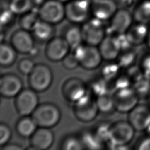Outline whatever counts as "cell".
I'll return each instance as SVG.
<instances>
[{
	"instance_id": "ba28073f",
	"label": "cell",
	"mask_w": 150,
	"mask_h": 150,
	"mask_svg": "<svg viewBox=\"0 0 150 150\" xmlns=\"http://www.w3.org/2000/svg\"><path fill=\"white\" fill-rule=\"evenodd\" d=\"M103 22L94 18L84 23L81 29L83 41L86 44L97 46L105 38V29Z\"/></svg>"
},
{
	"instance_id": "30bf717a",
	"label": "cell",
	"mask_w": 150,
	"mask_h": 150,
	"mask_svg": "<svg viewBox=\"0 0 150 150\" xmlns=\"http://www.w3.org/2000/svg\"><path fill=\"white\" fill-rule=\"evenodd\" d=\"M99 110L96 100L88 94L74 103V112L76 118L84 122L93 121L97 115Z\"/></svg>"
},
{
	"instance_id": "e575fe53",
	"label": "cell",
	"mask_w": 150,
	"mask_h": 150,
	"mask_svg": "<svg viewBox=\"0 0 150 150\" xmlns=\"http://www.w3.org/2000/svg\"><path fill=\"white\" fill-rule=\"evenodd\" d=\"M105 80L104 78L100 79L92 84V91L97 96L107 93V88L106 87Z\"/></svg>"
},
{
	"instance_id": "4316f807",
	"label": "cell",
	"mask_w": 150,
	"mask_h": 150,
	"mask_svg": "<svg viewBox=\"0 0 150 150\" xmlns=\"http://www.w3.org/2000/svg\"><path fill=\"white\" fill-rule=\"evenodd\" d=\"M33 6L32 0H11L9 8L15 15H23L31 10Z\"/></svg>"
},
{
	"instance_id": "74e56055",
	"label": "cell",
	"mask_w": 150,
	"mask_h": 150,
	"mask_svg": "<svg viewBox=\"0 0 150 150\" xmlns=\"http://www.w3.org/2000/svg\"><path fill=\"white\" fill-rule=\"evenodd\" d=\"M139 67L144 76L150 77V53L142 57Z\"/></svg>"
},
{
	"instance_id": "52a82bcc",
	"label": "cell",
	"mask_w": 150,
	"mask_h": 150,
	"mask_svg": "<svg viewBox=\"0 0 150 150\" xmlns=\"http://www.w3.org/2000/svg\"><path fill=\"white\" fill-rule=\"evenodd\" d=\"M112 96L115 110L122 113H128L138 104L139 99L132 87L116 90Z\"/></svg>"
},
{
	"instance_id": "4fadbf2b",
	"label": "cell",
	"mask_w": 150,
	"mask_h": 150,
	"mask_svg": "<svg viewBox=\"0 0 150 150\" xmlns=\"http://www.w3.org/2000/svg\"><path fill=\"white\" fill-rule=\"evenodd\" d=\"M109 29L116 35L125 33L132 25V14L127 9H117L110 19Z\"/></svg>"
},
{
	"instance_id": "ffe728a7",
	"label": "cell",
	"mask_w": 150,
	"mask_h": 150,
	"mask_svg": "<svg viewBox=\"0 0 150 150\" xmlns=\"http://www.w3.org/2000/svg\"><path fill=\"white\" fill-rule=\"evenodd\" d=\"M149 30L147 24L136 22L131 25L125 34L132 46H139L145 43Z\"/></svg>"
},
{
	"instance_id": "7a4b0ae2",
	"label": "cell",
	"mask_w": 150,
	"mask_h": 150,
	"mask_svg": "<svg viewBox=\"0 0 150 150\" xmlns=\"http://www.w3.org/2000/svg\"><path fill=\"white\" fill-rule=\"evenodd\" d=\"M32 117L38 127L51 128L56 125L61 118L59 108L51 103L39 105L32 114Z\"/></svg>"
},
{
	"instance_id": "f35d334b",
	"label": "cell",
	"mask_w": 150,
	"mask_h": 150,
	"mask_svg": "<svg viewBox=\"0 0 150 150\" xmlns=\"http://www.w3.org/2000/svg\"><path fill=\"white\" fill-rule=\"evenodd\" d=\"M131 79L128 76L122 75L118 76L114 83L116 90L131 87Z\"/></svg>"
},
{
	"instance_id": "1f68e13d",
	"label": "cell",
	"mask_w": 150,
	"mask_h": 150,
	"mask_svg": "<svg viewBox=\"0 0 150 150\" xmlns=\"http://www.w3.org/2000/svg\"><path fill=\"white\" fill-rule=\"evenodd\" d=\"M35 66L33 61L30 58L21 59L18 65L19 71L23 74L29 75Z\"/></svg>"
},
{
	"instance_id": "7bdbcfd3",
	"label": "cell",
	"mask_w": 150,
	"mask_h": 150,
	"mask_svg": "<svg viewBox=\"0 0 150 150\" xmlns=\"http://www.w3.org/2000/svg\"><path fill=\"white\" fill-rule=\"evenodd\" d=\"M145 43H146L147 47L150 49V30H149L148 35L147 36V38H146V39L145 41Z\"/></svg>"
},
{
	"instance_id": "d4e9b609",
	"label": "cell",
	"mask_w": 150,
	"mask_h": 150,
	"mask_svg": "<svg viewBox=\"0 0 150 150\" xmlns=\"http://www.w3.org/2000/svg\"><path fill=\"white\" fill-rule=\"evenodd\" d=\"M16 58V50L11 45L1 42L0 46V64L2 66H11Z\"/></svg>"
},
{
	"instance_id": "d6a6232c",
	"label": "cell",
	"mask_w": 150,
	"mask_h": 150,
	"mask_svg": "<svg viewBox=\"0 0 150 150\" xmlns=\"http://www.w3.org/2000/svg\"><path fill=\"white\" fill-rule=\"evenodd\" d=\"M62 61L63 66L69 70H73L80 64L74 53H69Z\"/></svg>"
},
{
	"instance_id": "7402d4cb",
	"label": "cell",
	"mask_w": 150,
	"mask_h": 150,
	"mask_svg": "<svg viewBox=\"0 0 150 150\" xmlns=\"http://www.w3.org/2000/svg\"><path fill=\"white\" fill-rule=\"evenodd\" d=\"M132 14L135 22L150 23V0H142L136 5Z\"/></svg>"
},
{
	"instance_id": "d6986e66",
	"label": "cell",
	"mask_w": 150,
	"mask_h": 150,
	"mask_svg": "<svg viewBox=\"0 0 150 150\" xmlns=\"http://www.w3.org/2000/svg\"><path fill=\"white\" fill-rule=\"evenodd\" d=\"M98 49L104 60L112 61L121 52V48L116 36H105L98 45Z\"/></svg>"
},
{
	"instance_id": "5bb4252c",
	"label": "cell",
	"mask_w": 150,
	"mask_h": 150,
	"mask_svg": "<svg viewBox=\"0 0 150 150\" xmlns=\"http://www.w3.org/2000/svg\"><path fill=\"white\" fill-rule=\"evenodd\" d=\"M118 5L114 0H91V13L94 18L101 21L110 19L118 9Z\"/></svg>"
},
{
	"instance_id": "9c48e42d",
	"label": "cell",
	"mask_w": 150,
	"mask_h": 150,
	"mask_svg": "<svg viewBox=\"0 0 150 150\" xmlns=\"http://www.w3.org/2000/svg\"><path fill=\"white\" fill-rule=\"evenodd\" d=\"M39 98L36 91L30 88H25L16 96L15 107L18 113L21 115L29 116L39 105Z\"/></svg>"
},
{
	"instance_id": "ac0fdd59",
	"label": "cell",
	"mask_w": 150,
	"mask_h": 150,
	"mask_svg": "<svg viewBox=\"0 0 150 150\" xmlns=\"http://www.w3.org/2000/svg\"><path fill=\"white\" fill-rule=\"evenodd\" d=\"M30 146L32 149L45 150L53 144L54 135L49 128L38 127L30 137Z\"/></svg>"
},
{
	"instance_id": "83f0119b",
	"label": "cell",
	"mask_w": 150,
	"mask_h": 150,
	"mask_svg": "<svg viewBox=\"0 0 150 150\" xmlns=\"http://www.w3.org/2000/svg\"><path fill=\"white\" fill-rule=\"evenodd\" d=\"M100 112L108 113L115 110L112 95L105 93L97 96L96 99Z\"/></svg>"
},
{
	"instance_id": "f546056e",
	"label": "cell",
	"mask_w": 150,
	"mask_h": 150,
	"mask_svg": "<svg viewBox=\"0 0 150 150\" xmlns=\"http://www.w3.org/2000/svg\"><path fill=\"white\" fill-rule=\"evenodd\" d=\"M84 148L82 141L74 137L70 136L64 139L62 144L63 149H83Z\"/></svg>"
},
{
	"instance_id": "8fae6325",
	"label": "cell",
	"mask_w": 150,
	"mask_h": 150,
	"mask_svg": "<svg viewBox=\"0 0 150 150\" xmlns=\"http://www.w3.org/2000/svg\"><path fill=\"white\" fill-rule=\"evenodd\" d=\"M128 121L136 131H146L150 127V106L138 104L128 112Z\"/></svg>"
},
{
	"instance_id": "cb8c5ba5",
	"label": "cell",
	"mask_w": 150,
	"mask_h": 150,
	"mask_svg": "<svg viewBox=\"0 0 150 150\" xmlns=\"http://www.w3.org/2000/svg\"><path fill=\"white\" fill-rule=\"evenodd\" d=\"M64 38L70 48L73 50L82 45L83 41L81 29L77 26H71L68 28L65 32Z\"/></svg>"
},
{
	"instance_id": "44dd1931",
	"label": "cell",
	"mask_w": 150,
	"mask_h": 150,
	"mask_svg": "<svg viewBox=\"0 0 150 150\" xmlns=\"http://www.w3.org/2000/svg\"><path fill=\"white\" fill-rule=\"evenodd\" d=\"M38 128L33 119L29 116H23L17 122L16 130L18 134L23 138L30 137Z\"/></svg>"
},
{
	"instance_id": "8d00e7d4",
	"label": "cell",
	"mask_w": 150,
	"mask_h": 150,
	"mask_svg": "<svg viewBox=\"0 0 150 150\" xmlns=\"http://www.w3.org/2000/svg\"><path fill=\"white\" fill-rule=\"evenodd\" d=\"M82 142L84 145V146H87L89 148L98 149L100 148L99 146L100 145V141L96 135L94 136L93 135H86L83 139Z\"/></svg>"
},
{
	"instance_id": "3957f363",
	"label": "cell",
	"mask_w": 150,
	"mask_h": 150,
	"mask_svg": "<svg viewBox=\"0 0 150 150\" xmlns=\"http://www.w3.org/2000/svg\"><path fill=\"white\" fill-rule=\"evenodd\" d=\"M40 19L50 24L60 23L65 17V8L59 0L45 1L38 9Z\"/></svg>"
},
{
	"instance_id": "484cf974",
	"label": "cell",
	"mask_w": 150,
	"mask_h": 150,
	"mask_svg": "<svg viewBox=\"0 0 150 150\" xmlns=\"http://www.w3.org/2000/svg\"><path fill=\"white\" fill-rule=\"evenodd\" d=\"M40 19L39 16L38 12L32 10L22 15L19 23L21 29L28 31H33Z\"/></svg>"
},
{
	"instance_id": "5b68a950",
	"label": "cell",
	"mask_w": 150,
	"mask_h": 150,
	"mask_svg": "<svg viewBox=\"0 0 150 150\" xmlns=\"http://www.w3.org/2000/svg\"><path fill=\"white\" fill-rule=\"evenodd\" d=\"M74 50L80 65L86 69H96L100 65L103 59L98 47L96 46L81 45Z\"/></svg>"
},
{
	"instance_id": "836d02e7",
	"label": "cell",
	"mask_w": 150,
	"mask_h": 150,
	"mask_svg": "<svg viewBox=\"0 0 150 150\" xmlns=\"http://www.w3.org/2000/svg\"><path fill=\"white\" fill-rule=\"evenodd\" d=\"M11 129L5 124H0V145L1 146L8 144L11 137Z\"/></svg>"
},
{
	"instance_id": "9a60e30c",
	"label": "cell",
	"mask_w": 150,
	"mask_h": 150,
	"mask_svg": "<svg viewBox=\"0 0 150 150\" xmlns=\"http://www.w3.org/2000/svg\"><path fill=\"white\" fill-rule=\"evenodd\" d=\"M62 93L67 100L75 103L87 94L84 83L79 79L71 78L65 81Z\"/></svg>"
},
{
	"instance_id": "b9f144b4",
	"label": "cell",
	"mask_w": 150,
	"mask_h": 150,
	"mask_svg": "<svg viewBox=\"0 0 150 150\" xmlns=\"http://www.w3.org/2000/svg\"><path fill=\"white\" fill-rule=\"evenodd\" d=\"M134 0H117V5H120L122 8H127L131 6L134 3Z\"/></svg>"
},
{
	"instance_id": "2e32d148",
	"label": "cell",
	"mask_w": 150,
	"mask_h": 150,
	"mask_svg": "<svg viewBox=\"0 0 150 150\" xmlns=\"http://www.w3.org/2000/svg\"><path fill=\"white\" fill-rule=\"evenodd\" d=\"M22 90V80L16 74L6 73L1 76L0 93L2 96L6 98L16 97Z\"/></svg>"
},
{
	"instance_id": "4dcf8cb0",
	"label": "cell",
	"mask_w": 150,
	"mask_h": 150,
	"mask_svg": "<svg viewBox=\"0 0 150 150\" xmlns=\"http://www.w3.org/2000/svg\"><path fill=\"white\" fill-rule=\"evenodd\" d=\"M121 67L117 63H110L105 65L102 69L103 78L106 80L113 79L116 77L119 73V70Z\"/></svg>"
},
{
	"instance_id": "f1b7e54d",
	"label": "cell",
	"mask_w": 150,
	"mask_h": 150,
	"mask_svg": "<svg viewBox=\"0 0 150 150\" xmlns=\"http://www.w3.org/2000/svg\"><path fill=\"white\" fill-rule=\"evenodd\" d=\"M137 58V54L131 49L121 50L117 59V63L121 67H130L134 64Z\"/></svg>"
},
{
	"instance_id": "ee69618b",
	"label": "cell",
	"mask_w": 150,
	"mask_h": 150,
	"mask_svg": "<svg viewBox=\"0 0 150 150\" xmlns=\"http://www.w3.org/2000/svg\"><path fill=\"white\" fill-rule=\"evenodd\" d=\"M59 1H61V2H68V1H69L70 0H59Z\"/></svg>"
},
{
	"instance_id": "277c9868",
	"label": "cell",
	"mask_w": 150,
	"mask_h": 150,
	"mask_svg": "<svg viewBox=\"0 0 150 150\" xmlns=\"http://www.w3.org/2000/svg\"><path fill=\"white\" fill-rule=\"evenodd\" d=\"M53 80L52 72L50 67L43 63L35 64L29 75L30 87L36 92L46 90L51 85Z\"/></svg>"
},
{
	"instance_id": "7c38bea8",
	"label": "cell",
	"mask_w": 150,
	"mask_h": 150,
	"mask_svg": "<svg viewBox=\"0 0 150 150\" xmlns=\"http://www.w3.org/2000/svg\"><path fill=\"white\" fill-rule=\"evenodd\" d=\"M70 47L64 38L54 37L47 42L45 49L46 57L52 62H59L69 53Z\"/></svg>"
},
{
	"instance_id": "8992f818",
	"label": "cell",
	"mask_w": 150,
	"mask_h": 150,
	"mask_svg": "<svg viewBox=\"0 0 150 150\" xmlns=\"http://www.w3.org/2000/svg\"><path fill=\"white\" fill-rule=\"evenodd\" d=\"M64 8L65 17L73 23H84L91 13L89 0H70Z\"/></svg>"
},
{
	"instance_id": "e0dca14e",
	"label": "cell",
	"mask_w": 150,
	"mask_h": 150,
	"mask_svg": "<svg viewBox=\"0 0 150 150\" xmlns=\"http://www.w3.org/2000/svg\"><path fill=\"white\" fill-rule=\"evenodd\" d=\"M12 46L16 52L28 54L34 48V40L29 31L21 29L16 30L11 38Z\"/></svg>"
},
{
	"instance_id": "d590c367",
	"label": "cell",
	"mask_w": 150,
	"mask_h": 150,
	"mask_svg": "<svg viewBox=\"0 0 150 150\" xmlns=\"http://www.w3.org/2000/svg\"><path fill=\"white\" fill-rule=\"evenodd\" d=\"M15 13L9 8L5 9L1 15V26H7L12 23L15 18Z\"/></svg>"
},
{
	"instance_id": "6da1fadb",
	"label": "cell",
	"mask_w": 150,
	"mask_h": 150,
	"mask_svg": "<svg viewBox=\"0 0 150 150\" xmlns=\"http://www.w3.org/2000/svg\"><path fill=\"white\" fill-rule=\"evenodd\" d=\"M136 131L128 121H120L110 126L108 141L115 147L127 146L134 138Z\"/></svg>"
},
{
	"instance_id": "ab89813d",
	"label": "cell",
	"mask_w": 150,
	"mask_h": 150,
	"mask_svg": "<svg viewBox=\"0 0 150 150\" xmlns=\"http://www.w3.org/2000/svg\"><path fill=\"white\" fill-rule=\"evenodd\" d=\"M138 149H150V134L139 141L135 148Z\"/></svg>"
},
{
	"instance_id": "603a6c76",
	"label": "cell",
	"mask_w": 150,
	"mask_h": 150,
	"mask_svg": "<svg viewBox=\"0 0 150 150\" xmlns=\"http://www.w3.org/2000/svg\"><path fill=\"white\" fill-rule=\"evenodd\" d=\"M32 32L33 37L38 40L40 42H48L52 38L54 28L52 24L40 19Z\"/></svg>"
},
{
	"instance_id": "60d3db41",
	"label": "cell",
	"mask_w": 150,
	"mask_h": 150,
	"mask_svg": "<svg viewBox=\"0 0 150 150\" xmlns=\"http://www.w3.org/2000/svg\"><path fill=\"white\" fill-rule=\"evenodd\" d=\"M3 150H21L23 148L18 144H6L1 148Z\"/></svg>"
}]
</instances>
